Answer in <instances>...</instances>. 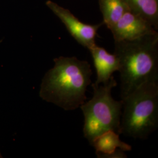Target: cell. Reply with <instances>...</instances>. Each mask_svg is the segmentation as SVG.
Masks as SVG:
<instances>
[{"mask_svg": "<svg viewBox=\"0 0 158 158\" xmlns=\"http://www.w3.org/2000/svg\"><path fill=\"white\" fill-rule=\"evenodd\" d=\"M46 73L40 86V97L65 111L76 110L87 100L93 72L90 63L76 57L60 56Z\"/></svg>", "mask_w": 158, "mask_h": 158, "instance_id": "6da1fadb", "label": "cell"}, {"mask_svg": "<svg viewBox=\"0 0 158 158\" xmlns=\"http://www.w3.org/2000/svg\"><path fill=\"white\" fill-rule=\"evenodd\" d=\"M120 64V96L124 99L144 83L158 80V33L136 40L114 41Z\"/></svg>", "mask_w": 158, "mask_h": 158, "instance_id": "7a4b0ae2", "label": "cell"}, {"mask_svg": "<svg viewBox=\"0 0 158 158\" xmlns=\"http://www.w3.org/2000/svg\"><path fill=\"white\" fill-rule=\"evenodd\" d=\"M119 134L146 139L158 128V80L141 85L121 100Z\"/></svg>", "mask_w": 158, "mask_h": 158, "instance_id": "3957f363", "label": "cell"}, {"mask_svg": "<svg viewBox=\"0 0 158 158\" xmlns=\"http://www.w3.org/2000/svg\"><path fill=\"white\" fill-rule=\"evenodd\" d=\"M117 85L113 76L103 85L93 83V98L80 107L85 118L83 134L90 143L108 131L118 133L123 102L115 100L111 95L112 89Z\"/></svg>", "mask_w": 158, "mask_h": 158, "instance_id": "277c9868", "label": "cell"}, {"mask_svg": "<svg viewBox=\"0 0 158 158\" xmlns=\"http://www.w3.org/2000/svg\"><path fill=\"white\" fill-rule=\"evenodd\" d=\"M46 5L59 18L69 33L80 45L89 50L96 45L97 31L103 25L102 22L94 25L85 23L80 21L68 9L55 2L48 0Z\"/></svg>", "mask_w": 158, "mask_h": 158, "instance_id": "5b68a950", "label": "cell"}, {"mask_svg": "<svg viewBox=\"0 0 158 158\" xmlns=\"http://www.w3.org/2000/svg\"><path fill=\"white\" fill-rule=\"evenodd\" d=\"M110 31L114 41L136 40L157 32L145 19L130 11L126 12Z\"/></svg>", "mask_w": 158, "mask_h": 158, "instance_id": "8992f818", "label": "cell"}, {"mask_svg": "<svg viewBox=\"0 0 158 158\" xmlns=\"http://www.w3.org/2000/svg\"><path fill=\"white\" fill-rule=\"evenodd\" d=\"M118 133L108 131L98 136L91 142L96 150L97 158H127L125 151H131L132 147L119 139Z\"/></svg>", "mask_w": 158, "mask_h": 158, "instance_id": "52a82bcc", "label": "cell"}, {"mask_svg": "<svg viewBox=\"0 0 158 158\" xmlns=\"http://www.w3.org/2000/svg\"><path fill=\"white\" fill-rule=\"evenodd\" d=\"M97 72L95 84H106L113 74L120 68L118 59L114 53H108L104 48L96 44L89 49Z\"/></svg>", "mask_w": 158, "mask_h": 158, "instance_id": "ba28073f", "label": "cell"}, {"mask_svg": "<svg viewBox=\"0 0 158 158\" xmlns=\"http://www.w3.org/2000/svg\"><path fill=\"white\" fill-rule=\"evenodd\" d=\"M102 23L111 30L125 13L130 11L125 0H98Z\"/></svg>", "mask_w": 158, "mask_h": 158, "instance_id": "9c48e42d", "label": "cell"}, {"mask_svg": "<svg viewBox=\"0 0 158 158\" xmlns=\"http://www.w3.org/2000/svg\"><path fill=\"white\" fill-rule=\"evenodd\" d=\"M130 11L137 14L158 29V0H125Z\"/></svg>", "mask_w": 158, "mask_h": 158, "instance_id": "30bf717a", "label": "cell"}, {"mask_svg": "<svg viewBox=\"0 0 158 158\" xmlns=\"http://www.w3.org/2000/svg\"><path fill=\"white\" fill-rule=\"evenodd\" d=\"M1 157H2V156H1V154H0V158H1Z\"/></svg>", "mask_w": 158, "mask_h": 158, "instance_id": "8fae6325", "label": "cell"}]
</instances>
